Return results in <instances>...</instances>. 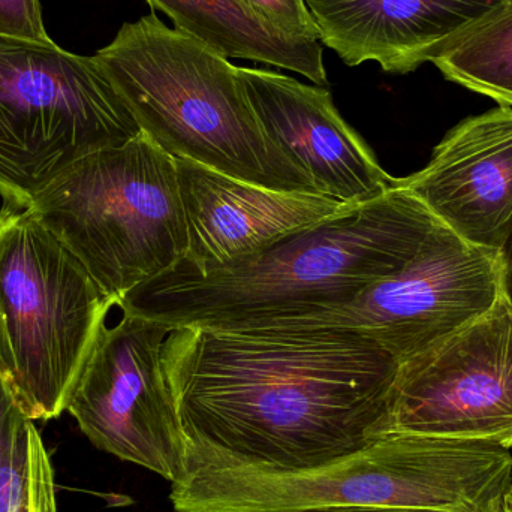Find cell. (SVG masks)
Instances as JSON below:
<instances>
[{"instance_id": "13", "label": "cell", "mask_w": 512, "mask_h": 512, "mask_svg": "<svg viewBox=\"0 0 512 512\" xmlns=\"http://www.w3.org/2000/svg\"><path fill=\"white\" fill-rule=\"evenodd\" d=\"M188 224L186 264L203 270L255 254L351 204L324 195L274 191L176 158Z\"/></svg>"}, {"instance_id": "2", "label": "cell", "mask_w": 512, "mask_h": 512, "mask_svg": "<svg viewBox=\"0 0 512 512\" xmlns=\"http://www.w3.org/2000/svg\"><path fill=\"white\" fill-rule=\"evenodd\" d=\"M438 225L417 198L396 185L255 254L203 270L180 261L129 292L117 307L171 330H245L339 309L399 273Z\"/></svg>"}, {"instance_id": "11", "label": "cell", "mask_w": 512, "mask_h": 512, "mask_svg": "<svg viewBox=\"0 0 512 512\" xmlns=\"http://www.w3.org/2000/svg\"><path fill=\"white\" fill-rule=\"evenodd\" d=\"M239 77L268 140L312 179L319 194L358 206L396 186L340 116L328 90L267 69L239 68Z\"/></svg>"}, {"instance_id": "21", "label": "cell", "mask_w": 512, "mask_h": 512, "mask_svg": "<svg viewBox=\"0 0 512 512\" xmlns=\"http://www.w3.org/2000/svg\"><path fill=\"white\" fill-rule=\"evenodd\" d=\"M21 414L20 409L12 402L11 396L8 391L3 387L0 382V448L5 444L6 438L11 433L15 421L18 420Z\"/></svg>"}, {"instance_id": "4", "label": "cell", "mask_w": 512, "mask_h": 512, "mask_svg": "<svg viewBox=\"0 0 512 512\" xmlns=\"http://www.w3.org/2000/svg\"><path fill=\"white\" fill-rule=\"evenodd\" d=\"M93 57L141 132L174 158L262 188L321 195L268 140L239 66L155 12L123 24Z\"/></svg>"}, {"instance_id": "10", "label": "cell", "mask_w": 512, "mask_h": 512, "mask_svg": "<svg viewBox=\"0 0 512 512\" xmlns=\"http://www.w3.org/2000/svg\"><path fill=\"white\" fill-rule=\"evenodd\" d=\"M388 433L512 450V313L504 298L468 327L400 361Z\"/></svg>"}, {"instance_id": "1", "label": "cell", "mask_w": 512, "mask_h": 512, "mask_svg": "<svg viewBox=\"0 0 512 512\" xmlns=\"http://www.w3.org/2000/svg\"><path fill=\"white\" fill-rule=\"evenodd\" d=\"M165 378L186 441L185 472L306 471L388 433L400 361L355 331H171Z\"/></svg>"}, {"instance_id": "5", "label": "cell", "mask_w": 512, "mask_h": 512, "mask_svg": "<svg viewBox=\"0 0 512 512\" xmlns=\"http://www.w3.org/2000/svg\"><path fill=\"white\" fill-rule=\"evenodd\" d=\"M26 207L114 306L188 254L176 158L144 132L78 159Z\"/></svg>"}, {"instance_id": "3", "label": "cell", "mask_w": 512, "mask_h": 512, "mask_svg": "<svg viewBox=\"0 0 512 512\" xmlns=\"http://www.w3.org/2000/svg\"><path fill=\"white\" fill-rule=\"evenodd\" d=\"M511 481L505 448L385 433L357 453L306 471L188 469L171 486L170 501L176 512H502Z\"/></svg>"}, {"instance_id": "7", "label": "cell", "mask_w": 512, "mask_h": 512, "mask_svg": "<svg viewBox=\"0 0 512 512\" xmlns=\"http://www.w3.org/2000/svg\"><path fill=\"white\" fill-rule=\"evenodd\" d=\"M141 134L95 57L0 33V194L26 207L66 168Z\"/></svg>"}, {"instance_id": "17", "label": "cell", "mask_w": 512, "mask_h": 512, "mask_svg": "<svg viewBox=\"0 0 512 512\" xmlns=\"http://www.w3.org/2000/svg\"><path fill=\"white\" fill-rule=\"evenodd\" d=\"M0 512H59L50 454L24 415L0 448Z\"/></svg>"}, {"instance_id": "16", "label": "cell", "mask_w": 512, "mask_h": 512, "mask_svg": "<svg viewBox=\"0 0 512 512\" xmlns=\"http://www.w3.org/2000/svg\"><path fill=\"white\" fill-rule=\"evenodd\" d=\"M433 63L447 80L512 107V0L457 36Z\"/></svg>"}, {"instance_id": "9", "label": "cell", "mask_w": 512, "mask_h": 512, "mask_svg": "<svg viewBox=\"0 0 512 512\" xmlns=\"http://www.w3.org/2000/svg\"><path fill=\"white\" fill-rule=\"evenodd\" d=\"M171 331L123 313L102 330L66 412L93 447L173 486L185 475L186 441L162 360Z\"/></svg>"}, {"instance_id": "14", "label": "cell", "mask_w": 512, "mask_h": 512, "mask_svg": "<svg viewBox=\"0 0 512 512\" xmlns=\"http://www.w3.org/2000/svg\"><path fill=\"white\" fill-rule=\"evenodd\" d=\"M507 0H306L319 41L348 66L409 74Z\"/></svg>"}, {"instance_id": "6", "label": "cell", "mask_w": 512, "mask_h": 512, "mask_svg": "<svg viewBox=\"0 0 512 512\" xmlns=\"http://www.w3.org/2000/svg\"><path fill=\"white\" fill-rule=\"evenodd\" d=\"M114 306L27 207L0 210V382L30 421L59 418Z\"/></svg>"}, {"instance_id": "18", "label": "cell", "mask_w": 512, "mask_h": 512, "mask_svg": "<svg viewBox=\"0 0 512 512\" xmlns=\"http://www.w3.org/2000/svg\"><path fill=\"white\" fill-rule=\"evenodd\" d=\"M267 26L288 38L319 41L318 27L306 0H239Z\"/></svg>"}, {"instance_id": "22", "label": "cell", "mask_w": 512, "mask_h": 512, "mask_svg": "<svg viewBox=\"0 0 512 512\" xmlns=\"http://www.w3.org/2000/svg\"><path fill=\"white\" fill-rule=\"evenodd\" d=\"M310 512H441L424 510H387V508H346V510H324Z\"/></svg>"}, {"instance_id": "23", "label": "cell", "mask_w": 512, "mask_h": 512, "mask_svg": "<svg viewBox=\"0 0 512 512\" xmlns=\"http://www.w3.org/2000/svg\"><path fill=\"white\" fill-rule=\"evenodd\" d=\"M502 512H512V489L507 493V496H505Z\"/></svg>"}, {"instance_id": "12", "label": "cell", "mask_w": 512, "mask_h": 512, "mask_svg": "<svg viewBox=\"0 0 512 512\" xmlns=\"http://www.w3.org/2000/svg\"><path fill=\"white\" fill-rule=\"evenodd\" d=\"M396 185L460 239L498 252L512 227V107L463 120Z\"/></svg>"}, {"instance_id": "24", "label": "cell", "mask_w": 512, "mask_h": 512, "mask_svg": "<svg viewBox=\"0 0 512 512\" xmlns=\"http://www.w3.org/2000/svg\"><path fill=\"white\" fill-rule=\"evenodd\" d=\"M511 489H512V481H511Z\"/></svg>"}, {"instance_id": "8", "label": "cell", "mask_w": 512, "mask_h": 512, "mask_svg": "<svg viewBox=\"0 0 512 512\" xmlns=\"http://www.w3.org/2000/svg\"><path fill=\"white\" fill-rule=\"evenodd\" d=\"M501 298L498 252L471 245L439 224L399 273L373 283L346 306L245 330L355 331L403 361L468 327Z\"/></svg>"}, {"instance_id": "19", "label": "cell", "mask_w": 512, "mask_h": 512, "mask_svg": "<svg viewBox=\"0 0 512 512\" xmlns=\"http://www.w3.org/2000/svg\"><path fill=\"white\" fill-rule=\"evenodd\" d=\"M0 33L48 41L39 0H0Z\"/></svg>"}, {"instance_id": "15", "label": "cell", "mask_w": 512, "mask_h": 512, "mask_svg": "<svg viewBox=\"0 0 512 512\" xmlns=\"http://www.w3.org/2000/svg\"><path fill=\"white\" fill-rule=\"evenodd\" d=\"M174 29L227 59H246L297 72L316 86L328 83L319 41L288 38L259 20L239 0H146Z\"/></svg>"}, {"instance_id": "20", "label": "cell", "mask_w": 512, "mask_h": 512, "mask_svg": "<svg viewBox=\"0 0 512 512\" xmlns=\"http://www.w3.org/2000/svg\"><path fill=\"white\" fill-rule=\"evenodd\" d=\"M501 265L502 298L512 313V227L498 251Z\"/></svg>"}]
</instances>
